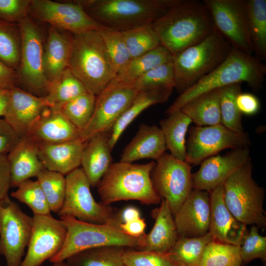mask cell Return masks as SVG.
I'll list each match as a JSON object with an SVG mask.
<instances>
[{
  "label": "cell",
  "mask_w": 266,
  "mask_h": 266,
  "mask_svg": "<svg viewBox=\"0 0 266 266\" xmlns=\"http://www.w3.org/2000/svg\"><path fill=\"white\" fill-rule=\"evenodd\" d=\"M161 45L173 56L205 38L215 29L203 1L179 0L153 25Z\"/></svg>",
  "instance_id": "obj_1"
},
{
  "label": "cell",
  "mask_w": 266,
  "mask_h": 266,
  "mask_svg": "<svg viewBox=\"0 0 266 266\" xmlns=\"http://www.w3.org/2000/svg\"><path fill=\"white\" fill-rule=\"evenodd\" d=\"M266 66L259 59L232 47L225 60L189 89L180 94L166 110L167 115L181 109L189 101L205 92L246 82L255 92L263 86Z\"/></svg>",
  "instance_id": "obj_2"
},
{
  "label": "cell",
  "mask_w": 266,
  "mask_h": 266,
  "mask_svg": "<svg viewBox=\"0 0 266 266\" xmlns=\"http://www.w3.org/2000/svg\"><path fill=\"white\" fill-rule=\"evenodd\" d=\"M179 0H78L101 26L121 32L153 25Z\"/></svg>",
  "instance_id": "obj_3"
},
{
  "label": "cell",
  "mask_w": 266,
  "mask_h": 266,
  "mask_svg": "<svg viewBox=\"0 0 266 266\" xmlns=\"http://www.w3.org/2000/svg\"><path fill=\"white\" fill-rule=\"evenodd\" d=\"M156 163L143 164L119 161L111 164L97 186L101 202L109 205L122 200H135L145 205L158 204L151 173Z\"/></svg>",
  "instance_id": "obj_4"
},
{
  "label": "cell",
  "mask_w": 266,
  "mask_h": 266,
  "mask_svg": "<svg viewBox=\"0 0 266 266\" xmlns=\"http://www.w3.org/2000/svg\"><path fill=\"white\" fill-rule=\"evenodd\" d=\"M68 68L95 96L117 75L98 30L73 34Z\"/></svg>",
  "instance_id": "obj_5"
},
{
  "label": "cell",
  "mask_w": 266,
  "mask_h": 266,
  "mask_svg": "<svg viewBox=\"0 0 266 266\" xmlns=\"http://www.w3.org/2000/svg\"><path fill=\"white\" fill-rule=\"evenodd\" d=\"M232 46L215 28L200 42L173 56L174 87L181 94L219 66Z\"/></svg>",
  "instance_id": "obj_6"
},
{
  "label": "cell",
  "mask_w": 266,
  "mask_h": 266,
  "mask_svg": "<svg viewBox=\"0 0 266 266\" xmlns=\"http://www.w3.org/2000/svg\"><path fill=\"white\" fill-rule=\"evenodd\" d=\"M60 219L66 226V236L61 250L50 260L52 263L65 261L76 253L96 247L116 246L140 250L144 244L145 234L133 237L113 225L82 222L69 216Z\"/></svg>",
  "instance_id": "obj_7"
},
{
  "label": "cell",
  "mask_w": 266,
  "mask_h": 266,
  "mask_svg": "<svg viewBox=\"0 0 266 266\" xmlns=\"http://www.w3.org/2000/svg\"><path fill=\"white\" fill-rule=\"evenodd\" d=\"M223 187L225 202L233 216L246 226L265 230V191L252 177L251 159L228 178Z\"/></svg>",
  "instance_id": "obj_8"
},
{
  "label": "cell",
  "mask_w": 266,
  "mask_h": 266,
  "mask_svg": "<svg viewBox=\"0 0 266 266\" xmlns=\"http://www.w3.org/2000/svg\"><path fill=\"white\" fill-rule=\"evenodd\" d=\"M22 34L21 58L16 70V86L44 98L49 83L43 66L44 36L37 23L29 16L18 23Z\"/></svg>",
  "instance_id": "obj_9"
},
{
  "label": "cell",
  "mask_w": 266,
  "mask_h": 266,
  "mask_svg": "<svg viewBox=\"0 0 266 266\" xmlns=\"http://www.w3.org/2000/svg\"><path fill=\"white\" fill-rule=\"evenodd\" d=\"M66 180L65 200L58 214L60 217L69 216L82 222L119 227L120 212L95 200L90 182L81 168L66 174Z\"/></svg>",
  "instance_id": "obj_10"
},
{
  "label": "cell",
  "mask_w": 266,
  "mask_h": 266,
  "mask_svg": "<svg viewBox=\"0 0 266 266\" xmlns=\"http://www.w3.org/2000/svg\"><path fill=\"white\" fill-rule=\"evenodd\" d=\"M138 93L132 84L125 83L114 78L96 96L91 119L80 132L78 138L85 143L97 133L111 132Z\"/></svg>",
  "instance_id": "obj_11"
},
{
  "label": "cell",
  "mask_w": 266,
  "mask_h": 266,
  "mask_svg": "<svg viewBox=\"0 0 266 266\" xmlns=\"http://www.w3.org/2000/svg\"><path fill=\"white\" fill-rule=\"evenodd\" d=\"M33 227V218L9 196L0 200V255L6 266H20Z\"/></svg>",
  "instance_id": "obj_12"
},
{
  "label": "cell",
  "mask_w": 266,
  "mask_h": 266,
  "mask_svg": "<svg viewBox=\"0 0 266 266\" xmlns=\"http://www.w3.org/2000/svg\"><path fill=\"white\" fill-rule=\"evenodd\" d=\"M151 178L157 194L166 201L174 216L193 189L191 165L165 153L157 161Z\"/></svg>",
  "instance_id": "obj_13"
},
{
  "label": "cell",
  "mask_w": 266,
  "mask_h": 266,
  "mask_svg": "<svg viewBox=\"0 0 266 266\" xmlns=\"http://www.w3.org/2000/svg\"><path fill=\"white\" fill-rule=\"evenodd\" d=\"M250 140L247 133L233 131L222 124L191 127L186 145L187 161L197 165L220 151L248 147Z\"/></svg>",
  "instance_id": "obj_14"
},
{
  "label": "cell",
  "mask_w": 266,
  "mask_h": 266,
  "mask_svg": "<svg viewBox=\"0 0 266 266\" xmlns=\"http://www.w3.org/2000/svg\"><path fill=\"white\" fill-rule=\"evenodd\" d=\"M28 16L36 22L48 24L72 34L98 30L101 27L88 15L78 0H31Z\"/></svg>",
  "instance_id": "obj_15"
},
{
  "label": "cell",
  "mask_w": 266,
  "mask_h": 266,
  "mask_svg": "<svg viewBox=\"0 0 266 266\" xmlns=\"http://www.w3.org/2000/svg\"><path fill=\"white\" fill-rule=\"evenodd\" d=\"M216 29L231 46L252 55L244 0H204Z\"/></svg>",
  "instance_id": "obj_16"
},
{
  "label": "cell",
  "mask_w": 266,
  "mask_h": 266,
  "mask_svg": "<svg viewBox=\"0 0 266 266\" xmlns=\"http://www.w3.org/2000/svg\"><path fill=\"white\" fill-rule=\"evenodd\" d=\"M33 227L26 256L20 266H40L56 255L63 247L66 228L61 219L48 215L33 217Z\"/></svg>",
  "instance_id": "obj_17"
},
{
  "label": "cell",
  "mask_w": 266,
  "mask_h": 266,
  "mask_svg": "<svg viewBox=\"0 0 266 266\" xmlns=\"http://www.w3.org/2000/svg\"><path fill=\"white\" fill-rule=\"evenodd\" d=\"M248 147L233 149L224 155H214L204 160L193 174V187L210 192L222 185L250 158Z\"/></svg>",
  "instance_id": "obj_18"
},
{
  "label": "cell",
  "mask_w": 266,
  "mask_h": 266,
  "mask_svg": "<svg viewBox=\"0 0 266 266\" xmlns=\"http://www.w3.org/2000/svg\"><path fill=\"white\" fill-rule=\"evenodd\" d=\"M50 105L45 98L29 93L14 86L3 119L20 138L27 136L31 128Z\"/></svg>",
  "instance_id": "obj_19"
},
{
  "label": "cell",
  "mask_w": 266,
  "mask_h": 266,
  "mask_svg": "<svg viewBox=\"0 0 266 266\" xmlns=\"http://www.w3.org/2000/svg\"><path fill=\"white\" fill-rule=\"evenodd\" d=\"M210 217V193L193 189L174 215L178 236L204 235L209 231Z\"/></svg>",
  "instance_id": "obj_20"
},
{
  "label": "cell",
  "mask_w": 266,
  "mask_h": 266,
  "mask_svg": "<svg viewBox=\"0 0 266 266\" xmlns=\"http://www.w3.org/2000/svg\"><path fill=\"white\" fill-rule=\"evenodd\" d=\"M209 193L210 217L208 232L215 240L240 246L248 232L246 225L238 221L227 207L223 185Z\"/></svg>",
  "instance_id": "obj_21"
},
{
  "label": "cell",
  "mask_w": 266,
  "mask_h": 266,
  "mask_svg": "<svg viewBox=\"0 0 266 266\" xmlns=\"http://www.w3.org/2000/svg\"><path fill=\"white\" fill-rule=\"evenodd\" d=\"M79 133L61 111L49 107L33 125L26 137L36 143L51 144L78 139Z\"/></svg>",
  "instance_id": "obj_22"
},
{
  "label": "cell",
  "mask_w": 266,
  "mask_h": 266,
  "mask_svg": "<svg viewBox=\"0 0 266 266\" xmlns=\"http://www.w3.org/2000/svg\"><path fill=\"white\" fill-rule=\"evenodd\" d=\"M45 168L64 175L80 166L85 143L79 138L58 143H36Z\"/></svg>",
  "instance_id": "obj_23"
},
{
  "label": "cell",
  "mask_w": 266,
  "mask_h": 266,
  "mask_svg": "<svg viewBox=\"0 0 266 266\" xmlns=\"http://www.w3.org/2000/svg\"><path fill=\"white\" fill-rule=\"evenodd\" d=\"M72 41V33L49 27L43 50L44 72L49 83L68 68Z\"/></svg>",
  "instance_id": "obj_24"
},
{
  "label": "cell",
  "mask_w": 266,
  "mask_h": 266,
  "mask_svg": "<svg viewBox=\"0 0 266 266\" xmlns=\"http://www.w3.org/2000/svg\"><path fill=\"white\" fill-rule=\"evenodd\" d=\"M110 133V132L97 133L85 142L80 166L93 187H97L113 163Z\"/></svg>",
  "instance_id": "obj_25"
},
{
  "label": "cell",
  "mask_w": 266,
  "mask_h": 266,
  "mask_svg": "<svg viewBox=\"0 0 266 266\" xmlns=\"http://www.w3.org/2000/svg\"><path fill=\"white\" fill-rule=\"evenodd\" d=\"M166 149L160 128L155 125L141 124L135 136L123 150L120 161L133 163L143 159L157 161Z\"/></svg>",
  "instance_id": "obj_26"
},
{
  "label": "cell",
  "mask_w": 266,
  "mask_h": 266,
  "mask_svg": "<svg viewBox=\"0 0 266 266\" xmlns=\"http://www.w3.org/2000/svg\"><path fill=\"white\" fill-rule=\"evenodd\" d=\"M10 170V187L35 177L45 168L37 152L36 144L26 137L7 154Z\"/></svg>",
  "instance_id": "obj_27"
},
{
  "label": "cell",
  "mask_w": 266,
  "mask_h": 266,
  "mask_svg": "<svg viewBox=\"0 0 266 266\" xmlns=\"http://www.w3.org/2000/svg\"><path fill=\"white\" fill-rule=\"evenodd\" d=\"M160 203V206L152 212L155 223L150 233L145 234L140 250L167 253L178 238L174 217L168 204L163 199Z\"/></svg>",
  "instance_id": "obj_28"
},
{
  "label": "cell",
  "mask_w": 266,
  "mask_h": 266,
  "mask_svg": "<svg viewBox=\"0 0 266 266\" xmlns=\"http://www.w3.org/2000/svg\"><path fill=\"white\" fill-rule=\"evenodd\" d=\"M173 89L163 87L139 92L111 130L109 139L111 149L112 150L124 130L140 113L151 105L166 102Z\"/></svg>",
  "instance_id": "obj_29"
},
{
  "label": "cell",
  "mask_w": 266,
  "mask_h": 266,
  "mask_svg": "<svg viewBox=\"0 0 266 266\" xmlns=\"http://www.w3.org/2000/svg\"><path fill=\"white\" fill-rule=\"evenodd\" d=\"M220 90H212L192 99L181 110L197 126H207L221 124L220 109Z\"/></svg>",
  "instance_id": "obj_30"
},
{
  "label": "cell",
  "mask_w": 266,
  "mask_h": 266,
  "mask_svg": "<svg viewBox=\"0 0 266 266\" xmlns=\"http://www.w3.org/2000/svg\"><path fill=\"white\" fill-rule=\"evenodd\" d=\"M167 115L160 122L166 148L173 157L185 161L187 154L186 134L192 121L181 109Z\"/></svg>",
  "instance_id": "obj_31"
},
{
  "label": "cell",
  "mask_w": 266,
  "mask_h": 266,
  "mask_svg": "<svg viewBox=\"0 0 266 266\" xmlns=\"http://www.w3.org/2000/svg\"><path fill=\"white\" fill-rule=\"evenodd\" d=\"M248 29L253 53L262 62L266 59V0H244Z\"/></svg>",
  "instance_id": "obj_32"
},
{
  "label": "cell",
  "mask_w": 266,
  "mask_h": 266,
  "mask_svg": "<svg viewBox=\"0 0 266 266\" xmlns=\"http://www.w3.org/2000/svg\"><path fill=\"white\" fill-rule=\"evenodd\" d=\"M173 55L165 47L161 45L153 50L132 59L115 78L127 84H133L140 76L163 64L171 62Z\"/></svg>",
  "instance_id": "obj_33"
},
{
  "label": "cell",
  "mask_w": 266,
  "mask_h": 266,
  "mask_svg": "<svg viewBox=\"0 0 266 266\" xmlns=\"http://www.w3.org/2000/svg\"><path fill=\"white\" fill-rule=\"evenodd\" d=\"M86 92L82 82L67 68L49 83L44 98L50 108L58 110L64 104Z\"/></svg>",
  "instance_id": "obj_34"
},
{
  "label": "cell",
  "mask_w": 266,
  "mask_h": 266,
  "mask_svg": "<svg viewBox=\"0 0 266 266\" xmlns=\"http://www.w3.org/2000/svg\"><path fill=\"white\" fill-rule=\"evenodd\" d=\"M127 248L116 246L96 247L76 253L65 261L68 266H125L123 255Z\"/></svg>",
  "instance_id": "obj_35"
},
{
  "label": "cell",
  "mask_w": 266,
  "mask_h": 266,
  "mask_svg": "<svg viewBox=\"0 0 266 266\" xmlns=\"http://www.w3.org/2000/svg\"><path fill=\"white\" fill-rule=\"evenodd\" d=\"M213 239L209 232L199 237L178 236L167 253L181 266H199L206 246Z\"/></svg>",
  "instance_id": "obj_36"
},
{
  "label": "cell",
  "mask_w": 266,
  "mask_h": 266,
  "mask_svg": "<svg viewBox=\"0 0 266 266\" xmlns=\"http://www.w3.org/2000/svg\"><path fill=\"white\" fill-rule=\"evenodd\" d=\"M21 46L18 24L0 20V61L16 70L20 61Z\"/></svg>",
  "instance_id": "obj_37"
},
{
  "label": "cell",
  "mask_w": 266,
  "mask_h": 266,
  "mask_svg": "<svg viewBox=\"0 0 266 266\" xmlns=\"http://www.w3.org/2000/svg\"><path fill=\"white\" fill-rule=\"evenodd\" d=\"M240 246L213 239L206 246L199 266H241Z\"/></svg>",
  "instance_id": "obj_38"
},
{
  "label": "cell",
  "mask_w": 266,
  "mask_h": 266,
  "mask_svg": "<svg viewBox=\"0 0 266 266\" xmlns=\"http://www.w3.org/2000/svg\"><path fill=\"white\" fill-rule=\"evenodd\" d=\"M241 92V83L231 84L221 88L220 109L221 124L236 132H243L242 114L236 103L237 96Z\"/></svg>",
  "instance_id": "obj_39"
},
{
  "label": "cell",
  "mask_w": 266,
  "mask_h": 266,
  "mask_svg": "<svg viewBox=\"0 0 266 266\" xmlns=\"http://www.w3.org/2000/svg\"><path fill=\"white\" fill-rule=\"evenodd\" d=\"M51 211L58 214L65 197L66 180L64 175L46 168L36 176Z\"/></svg>",
  "instance_id": "obj_40"
},
{
  "label": "cell",
  "mask_w": 266,
  "mask_h": 266,
  "mask_svg": "<svg viewBox=\"0 0 266 266\" xmlns=\"http://www.w3.org/2000/svg\"><path fill=\"white\" fill-rule=\"evenodd\" d=\"M98 31L117 74L132 60L122 33L101 26Z\"/></svg>",
  "instance_id": "obj_41"
},
{
  "label": "cell",
  "mask_w": 266,
  "mask_h": 266,
  "mask_svg": "<svg viewBox=\"0 0 266 266\" xmlns=\"http://www.w3.org/2000/svg\"><path fill=\"white\" fill-rule=\"evenodd\" d=\"M96 99V96L86 92L64 104L58 110L80 132L91 119Z\"/></svg>",
  "instance_id": "obj_42"
},
{
  "label": "cell",
  "mask_w": 266,
  "mask_h": 266,
  "mask_svg": "<svg viewBox=\"0 0 266 266\" xmlns=\"http://www.w3.org/2000/svg\"><path fill=\"white\" fill-rule=\"evenodd\" d=\"M122 33L132 59L161 45L152 25L138 27Z\"/></svg>",
  "instance_id": "obj_43"
},
{
  "label": "cell",
  "mask_w": 266,
  "mask_h": 266,
  "mask_svg": "<svg viewBox=\"0 0 266 266\" xmlns=\"http://www.w3.org/2000/svg\"><path fill=\"white\" fill-rule=\"evenodd\" d=\"M10 196L28 205L33 215H51L46 198L37 180L28 179L23 181Z\"/></svg>",
  "instance_id": "obj_44"
},
{
  "label": "cell",
  "mask_w": 266,
  "mask_h": 266,
  "mask_svg": "<svg viewBox=\"0 0 266 266\" xmlns=\"http://www.w3.org/2000/svg\"><path fill=\"white\" fill-rule=\"evenodd\" d=\"M132 84L138 92L163 87L174 88V74L172 61L149 70Z\"/></svg>",
  "instance_id": "obj_45"
},
{
  "label": "cell",
  "mask_w": 266,
  "mask_h": 266,
  "mask_svg": "<svg viewBox=\"0 0 266 266\" xmlns=\"http://www.w3.org/2000/svg\"><path fill=\"white\" fill-rule=\"evenodd\" d=\"M125 266H181L167 253L127 248L123 255Z\"/></svg>",
  "instance_id": "obj_46"
},
{
  "label": "cell",
  "mask_w": 266,
  "mask_h": 266,
  "mask_svg": "<svg viewBox=\"0 0 266 266\" xmlns=\"http://www.w3.org/2000/svg\"><path fill=\"white\" fill-rule=\"evenodd\" d=\"M242 266H244L255 259L266 261V237L259 234L258 228L253 225L244 236L240 246Z\"/></svg>",
  "instance_id": "obj_47"
},
{
  "label": "cell",
  "mask_w": 266,
  "mask_h": 266,
  "mask_svg": "<svg viewBox=\"0 0 266 266\" xmlns=\"http://www.w3.org/2000/svg\"><path fill=\"white\" fill-rule=\"evenodd\" d=\"M31 0H0V20L18 23L28 16Z\"/></svg>",
  "instance_id": "obj_48"
},
{
  "label": "cell",
  "mask_w": 266,
  "mask_h": 266,
  "mask_svg": "<svg viewBox=\"0 0 266 266\" xmlns=\"http://www.w3.org/2000/svg\"><path fill=\"white\" fill-rule=\"evenodd\" d=\"M20 140L3 118H0V155L8 154Z\"/></svg>",
  "instance_id": "obj_49"
},
{
  "label": "cell",
  "mask_w": 266,
  "mask_h": 266,
  "mask_svg": "<svg viewBox=\"0 0 266 266\" xmlns=\"http://www.w3.org/2000/svg\"><path fill=\"white\" fill-rule=\"evenodd\" d=\"M236 103L240 113L246 115L256 114L260 108L258 98L250 93L240 92L236 97Z\"/></svg>",
  "instance_id": "obj_50"
},
{
  "label": "cell",
  "mask_w": 266,
  "mask_h": 266,
  "mask_svg": "<svg viewBox=\"0 0 266 266\" xmlns=\"http://www.w3.org/2000/svg\"><path fill=\"white\" fill-rule=\"evenodd\" d=\"M10 188V170L7 154L0 155V200L8 196Z\"/></svg>",
  "instance_id": "obj_51"
},
{
  "label": "cell",
  "mask_w": 266,
  "mask_h": 266,
  "mask_svg": "<svg viewBox=\"0 0 266 266\" xmlns=\"http://www.w3.org/2000/svg\"><path fill=\"white\" fill-rule=\"evenodd\" d=\"M146 226L144 220L141 217L128 222L122 223L120 229L127 235L133 237H140L145 234Z\"/></svg>",
  "instance_id": "obj_52"
},
{
  "label": "cell",
  "mask_w": 266,
  "mask_h": 266,
  "mask_svg": "<svg viewBox=\"0 0 266 266\" xmlns=\"http://www.w3.org/2000/svg\"><path fill=\"white\" fill-rule=\"evenodd\" d=\"M16 84V70L0 61V87L10 89Z\"/></svg>",
  "instance_id": "obj_53"
},
{
  "label": "cell",
  "mask_w": 266,
  "mask_h": 266,
  "mask_svg": "<svg viewBox=\"0 0 266 266\" xmlns=\"http://www.w3.org/2000/svg\"><path fill=\"white\" fill-rule=\"evenodd\" d=\"M140 217V211L137 208L133 206L126 207L120 212L121 223L132 221Z\"/></svg>",
  "instance_id": "obj_54"
},
{
  "label": "cell",
  "mask_w": 266,
  "mask_h": 266,
  "mask_svg": "<svg viewBox=\"0 0 266 266\" xmlns=\"http://www.w3.org/2000/svg\"><path fill=\"white\" fill-rule=\"evenodd\" d=\"M10 90L0 87V117H3L6 112L10 97Z\"/></svg>",
  "instance_id": "obj_55"
},
{
  "label": "cell",
  "mask_w": 266,
  "mask_h": 266,
  "mask_svg": "<svg viewBox=\"0 0 266 266\" xmlns=\"http://www.w3.org/2000/svg\"><path fill=\"white\" fill-rule=\"evenodd\" d=\"M50 266H68L66 261L53 263Z\"/></svg>",
  "instance_id": "obj_56"
}]
</instances>
